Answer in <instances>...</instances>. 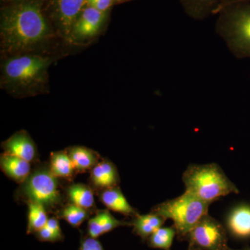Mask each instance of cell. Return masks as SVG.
Returning <instances> with one entry per match:
<instances>
[{
    "mask_svg": "<svg viewBox=\"0 0 250 250\" xmlns=\"http://www.w3.org/2000/svg\"><path fill=\"white\" fill-rule=\"evenodd\" d=\"M85 4L86 0H55L56 12L64 34H71L72 27Z\"/></svg>",
    "mask_w": 250,
    "mask_h": 250,
    "instance_id": "11",
    "label": "cell"
},
{
    "mask_svg": "<svg viewBox=\"0 0 250 250\" xmlns=\"http://www.w3.org/2000/svg\"><path fill=\"white\" fill-rule=\"evenodd\" d=\"M186 191L211 205L229 194L239 193L236 186L215 163L190 164L182 175Z\"/></svg>",
    "mask_w": 250,
    "mask_h": 250,
    "instance_id": "3",
    "label": "cell"
},
{
    "mask_svg": "<svg viewBox=\"0 0 250 250\" xmlns=\"http://www.w3.org/2000/svg\"><path fill=\"white\" fill-rule=\"evenodd\" d=\"M106 18L103 12L93 6H87L81 13L72 27L71 34L75 39H85L98 34Z\"/></svg>",
    "mask_w": 250,
    "mask_h": 250,
    "instance_id": "9",
    "label": "cell"
},
{
    "mask_svg": "<svg viewBox=\"0 0 250 250\" xmlns=\"http://www.w3.org/2000/svg\"><path fill=\"white\" fill-rule=\"evenodd\" d=\"M215 31L236 59H250V2L224 8L217 14Z\"/></svg>",
    "mask_w": 250,
    "mask_h": 250,
    "instance_id": "2",
    "label": "cell"
},
{
    "mask_svg": "<svg viewBox=\"0 0 250 250\" xmlns=\"http://www.w3.org/2000/svg\"><path fill=\"white\" fill-rule=\"evenodd\" d=\"M166 220L161 215L150 212L149 214L136 215L133 218L131 223L135 234L139 236L142 241H146L154 231L164 225Z\"/></svg>",
    "mask_w": 250,
    "mask_h": 250,
    "instance_id": "16",
    "label": "cell"
},
{
    "mask_svg": "<svg viewBox=\"0 0 250 250\" xmlns=\"http://www.w3.org/2000/svg\"><path fill=\"white\" fill-rule=\"evenodd\" d=\"M66 151L76 172H84L86 170H91L100 162V155L89 148L74 146L68 148Z\"/></svg>",
    "mask_w": 250,
    "mask_h": 250,
    "instance_id": "18",
    "label": "cell"
},
{
    "mask_svg": "<svg viewBox=\"0 0 250 250\" xmlns=\"http://www.w3.org/2000/svg\"><path fill=\"white\" fill-rule=\"evenodd\" d=\"M36 236L39 241L42 242H52V243H54V242L60 241L62 240V238L56 234L54 231L49 229L46 226L39 230L38 232H36Z\"/></svg>",
    "mask_w": 250,
    "mask_h": 250,
    "instance_id": "24",
    "label": "cell"
},
{
    "mask_svg": "<svg viewBox=\"0 0 250 250\" xmlns=\"http://www.w3.org/2000/svg\"><path fill=\"white\" fill-rule=\"evenodd\" d=\"M28 206L27 233H36L45 228L48 220L47 209L42 205L29 202Z\"/></svg>",
    "mask_w": 250,
    "mask_h": 250,
    "instance_id": "21",
    "label": "cell"
},
{
    "mask_svg": "<svg viewBox=\"0 0 250 250\" xmlns=\"http://www.w3.org/2000/svg\"><path fill=\"white\" fill-rule=\"evenodd\" d=\"M220 0H179L185 14L195 21H204L214 12Z\"/></svg>",
    "mask_w": 250,
    "mask_h": 250,
    "instance_id": "17",
    "label": "cell"
},
{
    "mask_svg": "<svg viewBox=\"0 0 250 250\" xmlns=\"http://www.w3.org/2000/svg\"><path fill=\"white\" fill-rule=\"evenodd\" d=\"M80 250H104L98 238L88 236L81 241Z\"/></svg>",
    "mask_w": 250,
    "mask_h": 250,
    "instance_id": "25",
    "label": "cell"
},
{
    "mask_svg": "<svg viewBox=\"0 0 250 250\" xmlns=\"http://www.w3.org/2000/svg\"><path fill=\"white\" fill-rule=\"evenodd\" d=\"M100 200L108 210L134 218L139 215L138 210L131 206L123 195L121 188L115 187L102 190Z\"/></svg>",
    "mask_w": 250,
    "mask_h": 250,
    "instance_id": "12",
    "label": "cell"
},
{
    "mask_svg": "<svg viewBox=\"0 0 250 250\" xmlns=\"http://www.w3.org/2000/svg\"><path fill=\"white\" fill-rule=\"evenodd\" d=\"M90 179L93 187L102 190L118 187L120 182L117 167L109 161H100L90 170Z\"/></svg>",
    "mask_w": 250,
    "mask_h": 250,
    "instance_id": "15",
    "label": "cell"
},
{
    "mask_svg": "<svg viewBox=\"0 0 250 250\" xmlns=\"http://www.w3.org/2000/svg\"><path fill=\"white\" fill-rule=\"evenodd\" d=\"M229 250H250V247H246V248H242V249L235 250L232 248H229Z\"/></svg>",
    "mask_w": 250,
    "mask_h": 250,
    "instance_id": "29",
    "label": "cell"
},
{
    "mask_svg": "<svg viewBox=\"0 0 250 250\" xmlns=\"http://www.w3.org/2000/svg\"><path fill=\"white\" fill-rule=\"evenodd\" d=\"M89 210L69 202L59 210L57 218L65 220L74 228H78L89 217Z\"/></svg>",
    "mask_w": 250,
    "mask_h": 250,
    "instance_id": "23",
    "label": "cell"
},
{
    "mask_svg": "<svg viewBox=\"0 0 250 250\" xmlns=\"http://www.w3.org/2000/svg\"><path fill=\"white\" fill-rule=\"evenodd\" d=\"M114 2L116 0H86L87 6H93L103 12H106Z\"/></svg>",
    "mask_w": 250,
    "mask_h": 250,
    "instance_id": "26",
    "label": "cell"
},
{
    "mask_svg": "<svg viewBox=\"0 0 250 250\" xmlns=\"http://www.w3.org/2000/svg\"><path fill=\"white\" fill-rule=\"evenodd\" d=\"M0 167L9 178L20 184L24 183L32 172L31 163L4 152L0 156Z\"/></svg>",
    "mask_w": 250,
    "mask_h": 250,
    "instance_id": "14",
    "label": "cell"
},
{
    "mask_svg": "<svg viewBox=\"0 0 250 250\" xmlns=\"http://www.w3.org/2000/svg\"><path fill=\"white\" fill-rule=\"evenodd\" d=\"M240 2H250V0H220L218 6H217L216 9H215L214 16L218 14L224 8L227 7V6H229V5Z\"/></svg>",
    "mask_w": 250,
    "mask_h": 250,
    "instance_id": "28",
    "label": "cell"
},
{
    "mask_svg": "<svg viewBox=\"0 0 250 250\" xmlns=\"http://www.w3.org/2000/svg\"><path fill=\"white\" fill-rule=\"evenodd\" d=\"M51 60L36 54H24L8 59L3 65V80L17 88L44 83Z\"/></svg>",
    "mask_w": 250,
    "mask_h": 250,
    "instance_id": "5",
    "label": "cell"
},
{
    "mask_svg": "<svg viewBox=\"0 0 250 250\" xmlns=\"http://www.w3.org/2000/svg\"><path fill=\"white\" fill-rule=\"evenodd\" d=\"M49 29L39 4L24 2L3 11L1 45L9 52H23L43 42Z\"/></svg>",
    "mask_w": 250,
    "mask_h": 250,
    "instance_id": "1",
    "label": "cell"
},
{
    "mask_svg": "<svg viewBox=\"0 0 250 250\" xmlns=\"http://www.w3.org/2000/svg\"><path fill=\"white\" fill-rule=\"evenodd\" d=\"M129 0H116V3H118V4H120V3L125 2V1H127Z\"/></svg>",
    "mask_w": 250,
    "mask_h": 250,
    "instance_id": "30",
    "label": "cell"
},
{
    "mask_svg": "<svg viewBox=\"0 0 250 250\" xmlns=\"http://www.w3.org/2000/svg\"><path fill=\"white\" fill-rule=\"evenodd\" d=\"M1 147L6 154L17 156L30 163L36 162L39 158L35 143L25 131L15 133L2 143Z\"/></svg>",
    "mask_w": 250,
    "mask_h": 250,
    "instance_id": "10",
    "label": "cell"
},
{
    "mask_svg": "<svg viewBox=\"0 0 250 250\" xmlns=\"http://www.w3.org/2000/svg\"><path fill=\"white\" fill-rule=\"evenodd\" d=\"M19 196L26 203L36 202L50 210L62 201L60 184L49 166H40L31 172L27 180L21 184Z\"/></svg>",
    "mask_w": 250,
    "mask_h": 250,
    "instance_id": "6",
    "label": "cell"
},
{
    "mask_svg": "<svg viewBox=\"0 0 250 250\" xmlns=\"http://www.w3.org/2000/svg\"><path fill=\"white\" fill-rule=\"evenodd\" d=\"M188 250H191V249H188Z\"/></svg>",
    "mask_w": 250,
    "mask_h": 250,
    "instance_id": "31",
    "label": "cell"
},
{
    "mask_svg": "<svg viewBox=\"0 0 250 250\" xmlns=\"http://www.w3.org/2000/svg\"><path fill=\"white\" fill-rule=\"evenodd\" d=\"M66 195L70 203L90 210L95 207V195L93 189L83 184H75L66 188Z\"/></svg>",
    "mask_w": 250,
    "mask_h": 250,
    "instance_id": "19",
    "label": "cell"
},
{
    "mask_svg": "<svg viewBox=\"0 0 250 250\" xmlns=\"http://www.w3.org/2000/svg\"><path fill=\"white\" fill-rule=\"evenodd\" d=\"M49 166L52 173L58 179H70L76 172L66 149L52 152Z\"/></svg>",
    "mask_w": 250,
    "mask_h": 250,
    "instance_id": "20",
    "label": "cell"
},
{
    "mask_svg": "<svg viewBox=\"0 0 250 250\" xmlns=\"http://www.w3.org/2000/svg\"><path fill=\"white\" fill-rule=\"evenodd\" d=\"M188 249L229 250L228 231L216 219L208 214L202 217L186 238Z\"/></svg>",
    "mask_w": 250,
    "mask_h": 250,
    "instance_id": "7",
    "label": "cell"
},
{
    "mask_svg": "<svg viewBox=\"0 0 250 250\" xmlns=\"http://www.w3.org/2000/svg\"><path fill=\"white\" fill-rule=\"evenodd\" d=\"M225 228L229 234L236 239L250 238V204L240 202L227 212Z\"/></svg>",
    "mask_w": 250,
    "mask_h": 250,
    "instance_id": "8",
    "label": "cell"
},
{
    "mask_svg": "<svg viewBox=\"0 0 250 250\" xmlns=\"http://www.w3.org/2000/svg\"><path fill=\"white\" fill-rule=\"evenodd\" d=\"M176 235L177 231L174 225L167 228L161 227L148 238V246L155 249L170 250Z\"/></svg>",
    "mask_w": 250,
    "mask_h": 250,
    "instance_id": "22",
    "label": "cell"
},
{
    "mask_svg": "<svg viewBox=\"0 0 250 250\" xmlns=\"http://www.w3.org/2000/svg\"><path fill=\"white\" fill-rule=\"evenodd\" d=\"M46 227L48 228L49 229L54 231L56 234L58 235L59 237L63 239V236H62V229H61L60 224H59V220L56 218H50L47 220V225Z\"/></svg>",
    "mask_w": 250,
    "mask_h": 250,
    "instance_id": "27",
    "label": "cell"
},
{
    "mask_svg": "<svg viewBox=\"0 0 250 250\" xmlns=\"http://www.w3.org/2000/svg\"><path fill=\"white\" fill-rule=\"evenodd\" d=\"M210 205L190 192L185 191L180 196L153 207L151 212L166 220H172L177 237L183 241L202 217L208 214Z\"/></svg>",
    "mask_w": 250,
    "mask_h": 250,
    "instance_id": "4",
    "label": "cell"
},
{
    "mask_svg": "<svg viewBox=\"0 0 250 250\" xmlns=\"http://www.w3.org/2000/svg\"><path fill=\"white\" fill-rule=\"evenodd\" d=\"M125 226L131 227V222L118 220L109 210H100L88 220V234L92 238H98L115 229Z\"/></svg>",
    "mask_w": 250,
    "mask_h": 250,
    "instance_id": "13",
    "label": "cell"
}]
</instances>
